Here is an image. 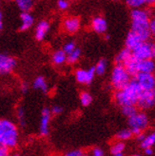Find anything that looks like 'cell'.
I'll use <instances>...</instances> for the list:
<instances>
[{
    "instance_id": "9a60e30c",
    "label": "cell",
    "mask_w": 155,
    "mask_h": 156,
    "mask_svg": "<svg viewBox=\"0 0 155 156\" xmlns=\"http://www.w3.org/2000/svg\"><path fill=\"white\" fill-rule=\"evenodd\" d=\"M20 27L19 30L21 32H26V30H30L34 24V17L30 12H21L20 14Z\"/></svg>"
},
{
    "instance_id": "60d3db41",
    "label": "cell",
    "mask_w": 155,
    "mask_h": 156,
    "mask_svg": "<svg viewBox=\"0 0 155 156\" xmlns=\"http://www.w3.org/2000/svg\"><path fill=\"white\" fill-rule=\"evenodd\" d=\"M3 29V14L0 12V30Z\"/></svg>"
},
{
    "instance_id": "484cf974",
    "label": "cell",
    "mask_w": 155,
    "mask_h": 156,
    "mask_svg": "<svg viewBox=\"0 0 155 156\" xmlns=\"http://www.w3.org/2000/svg\"><path fill=\"white\" fill-rule=\"evenodd\" d=\"M121 112H122L124 116H126V117H128V118H129L130 116L134 115L138 112V110H137L136 106L127 105V106H122L121 107Z\"/></svg>"
},
{
    "instance_id": "1f68e13d",
    "label": "cell",
    "mask_w": 155,
    "mask_h": 156,
    "mask_svg": "<svg viewBox=\"0 0 155 156\" xmlns=\"http://www.w3.org/2000/svg\"><path fill=\"white\" fill-rule=\"evenodd\" d=\"M16 115L21 126H25V111L22 107H19L16 111Z\"/></svg>"
},
{
    "instance_id": "f35d334b",
    "label": "cell",
    "mask_w": 155,
    "mask_h": 156,
    "mask_svg": "<svg viewBox=\"0 0 155 156\" xmlns=\"http://www.w3.org/2000/svg\"><path fill=\"white\" fill-rule=\"evenodd\" d=\"M0 156H9V149L6 147H0Z\"/></svg>"
},
{
    "instance_id": "7a4b0ae2",
    "label": "cell",
    "mask_w": 155,
    "mask_h": 156,
    "mask_svg": "<svg viewBox=\"0 0 155 156\" xmlns=\"http://www.w3.org/2000/svg\"><path fill=\"white\" fill-rule=\"evenodd\" d=\"M142 90L134 78H131L130 81L120 90H117L114 93V100L120 107L127 105L136 106L137 101Z\"/></svg>"
},
{
    "instance_id": "d590c367",
    "label": "cell",
    "mask_w": 155,
    "mask_h": 156,
    "mask_svg": "<svg viewBox=\"0 0 155 156\" xmlns=\"http://www.w3.org/2000/svg\"><path fill=\"white\" fill-rule=\"evenodd\" d=\"M91 156H105V153L102 151V149H99V147H95V149L92 150Z\"/></svg>"
},
{
    "instance_id": "9c48e42d",
    "label": "cell",
    "mask_w": 155,
    "mask_h": 156,
    "mask_svg": "<svg viewBox=\"0 0 155 156\" xmlns=\"http://www.w3.org/2000/svg\"><path fill=\"white\" fill-rule=\"evenodd\" d=\"M94 67L89 69H77L74 73L75 80L81 85H90L95 77Z\"/></svg>"
},
{
    "instance_id": "4316f807",
    "label": "cell",
    "mask_w": 155,
    "mask_h": 156,
    "mask_svg": "<svg viewBox=\"0 0 155 156\" xmlns=\"http://www.w3.org/2000/svg\"><path fill=\"white\" fill-rule=\"evenodd\" d=\"M132 136H133V134L129 129H124L117 132V134H116V139H118L119 141H126V140L130 139Z\"/></svg>"
},
{
    "instance_id": "7bdbcfd3",
    "label": "cell",
    "mask_w": 155,
    "mask_h": 156,
    "mask_svg": "<svg viewBox=\"0 0 155 156\" xmlns=\"http://www.w3.org/2000/svg\"><path fill=\"white\" fill-rule=\"evenodd\" d=\"M105 38H106V40H110L111 35H110V34H107V33H106V34H105Z\"/></svg>"
},
{
    "instance_id": "836d02e7",
    "label": "cell",
    "mask_w": 155,
    "mask_h": 156,
    "mask_svg": "<svg viewBox=\"0 0 155 156\" xmlns=\"http://www.w3.org/2000/svg\"><path fill=\"white\" fill-rule=\"evenodd\" d=\"M50 111H51V115H59L62 113V112H63V108L55 105V106H53Z\"/></svg>"
},
{
    "instance_id": "7dc6e473",
    "label": "cell",
    "mask_w": 155,
    "mask_h": 156,
    "mask_svg": "<svg viewBox=\"0 0 155 156\" xmlns=\"http://www.w3.org/2000/svg\"><path fill=\"white\" fill-rule=\"evenodd\" d=\"M133 156H141V155H138V154H135V155H133Z\"/></svg>"
},
{
    "instance_id": "3957f363",
    "label": "cell",
    "mask_w": 155,
    "mask_h": 156,
    "mask_svg": "<svg viewBox=\"0 0 155 156\" xmlns=\"http://www.w3.org/2000/svg\"><path fill=\"white\" fill-rule=\"evenodd\" d=\"M18 129L13 122L0 119V142L7 149H13L18 143Z\"/></svg>"
},
{
    "instance_id": "2e32d148",
    "label": "cell",
    "mask_w": 155,
    "mask_h": 156,
    "mask_svg": "<svg viewBox=\"0 0 155 156\" xmlns=\"http://www.w3.org/2000/svg\"><path fill=\"white\" fill-rule=\"evenodd\" d=\"M138 65H139V60L137 58H135L132 54H131V56L128 60L124 62V64H123V66L127 69V72L129 73V75L132 78L139 73Z\"/></svg>"
},
{
    "instance_id": "ba28073f",
    "label": "cell",
    "mask_w": 155,
    "mask_h": 156,
    "mask_svg": "<svg viewBox=\"0 0 155 156\" xmlns=\"http://www.w3.org/2000/svg\"><path fill=\"white\" fill-rule=\"evenodd\" d=\"M134 79L140 86L142 90H150L155 88V77L153 73H138L134 77Z\"/></svg>"
},
{
    "instance_id": "44dd1931",
    "label": "cell",
    "mask_w": 155,
    "mask_h": 156,
    "mask_svg": "<svg viewBox=\"0 0 155 156\" xmlns=\"http://www.w3.org/2000/svg\"><path fill=\"white\" fill-rule=\"evenodd\" d=\"M14 2L21 12H30L34 5V0H14Z\"/></svg>"
},
{
    "instance_id": "8fae6325",
    "label": "cell",
    "mask_w": 155,
    "mask_h": 156,
    "mask_svg": "<svg viewBox=\"0 0 155 156\" xmlns=\"http://www.w3.org/2000/svg\"><path fill=\"white\" fill-rule=\"evenodd\" d=\"M51 118V113L49 108H44L41 112L40 119V134L42 136H47L50 131V122Z\"/></svg>"
},
{
    "instance_id": "cb8c5ba5",
    "label": "cell",
    "mask_w": 155,
    "mask_h": 156,
    "mask_svg": "<svg viewBox=\"0 0 155 156\" xmlns=\"http://www.w3.org/2000/svg\"><path fill=\"white\" fill-rule=\"evenodd\" d=\"M107 60L104 59V58L99 59L98 62L96 63V65L94 66L95 74L96 75H100V76L104 75L106 73V72H107Z\"/></svg>"
},
{
    "instance_id": "f1b7e54d",
    "label": "cell",
    "mask_w": 155,
    "mask_h": 156,
    "mask_svg": "<svg viewBox=\"0 0 155 156\" xmlns=\"http://www.w3.org/2000/svg\"><path fill=\"white\" fill-rule=\"evenodd\" d=\"M126 4L130 9H140L146 5L145 0H126Z\"/></svg>"
},
{
    "instance_id": "ee69618b",
    "label": "cell",
    "mask_w": 155,
    "mask_h": 156,
    "mask_svg": "<svg viewBox=\"0 0 155 156\" xmlns=\"http://www.w3.org/2000/svg\"><path fill=\"white\" fill-rule=\"evenodd\" d=\"M113 156H123V153H118V154H114Z\"/></svg>"
},
{
    "instance_id": "277c9868",
    "label": "cell",
    "mask_w": 155,
    "mask_h": 156,
    "mask_svg": "<svg viewBox=\"0 0 155 156\" xmlns=\"http://www.w3.org/2000/svg\"><path fill=\"white\" fill-rule=\"evenodd\" d=\"M131 77L122 64H115L111 75V83L114 90H120L130 81Z\"/></svg>"
},
{
    "instance_id": "603a6c76",
    "label": "cell",
    "mask_w": 155,
    "mask_h": 156,
    "mask_svg": "<svg viewBox=\"0 0 155 156\" xmlns=\"http://www.w3.org/2000/svg\"><path fill=\"white\" fill-rule=\"evenodd\" d=\"M155 144V133L150 132V134L145 135L142 141L140 142V146L142 149H146V147H152Z\"/></svg>"
},
{
    "instance_id": "c3c4849f",
    "label": "cell",
    "mask_w": 155,
    "mask_h": 156,
    "mask_svg": "<svg viewBox=\"0 0 155 156\" xmlns=\"http://www.w3.org/2000/svg\"><path fill=\"white\" fill-rule=\"evenodd\" d=\"M112 1H117V0H112Z\"/></svg>"
},
{
    "instance_id": "5bb4252c",
    "label": "cell",
    "mask_w": 155,
    "mask_h": 156,
    "mask_svg": "<svg viewBox=\"0 0 155 156\" xmlns=\"http://www.w3.org/2000/svg\"><path fill=\"white\" fill-rule=\"evenodd\" d=\"M50 23L47 20H42L37 24L35 28L34 36L37 41H43L50 32Z\"/></svg>"
},
{
    "instance_id": "ab89813d",
    "label": "cell",
    "mask_w": 155,
    "mask_h": 156,
    "mask_svg": "<svg viewBox=\"0 0 155 156\" xmlns=\"http://www.w3.org/2000/svg\"><path fill=\"white\" fill-rule=\"evenodd\" d=\"M145 150V154L146 156H151L153 154V150L152 147H146V149H144Z\"/></svg>"
},
{
    "instance_id": "7402d4cb",
    "label": "cell",
    "mask_w": 155,
    "mask_h": 156,
    "mask_svg": "<svg viewBox=\"0 0 155 156\" xmlns=\"http://www.w3.org/2000/svg\"><path fill=\"white\" fill-rule=\"evenodd\" d=\"M131 51L129 50L128 48H124L122 51H119V53L116 55L115 57V64H124V62L126 60H128L130 56H131Z\"/></svg>"
},
{
    "instance_id": "8d00e7d4",
    "label": "cell",
    "mask_w": 155,
    "mask_h": 156,
    "mask_svg": "<svg viewBox=\"0 0 155 156\" xmlns=\"http://www.w3.org/2000/svg\"><path fill=\"white\" fill-rule=\"evenodd\" d=\"M149 28H150V30L152 35H154L155 34V19L154 18H150V22H149Z\"/></svg>"
},
{
    "instance_id": "52a82bcc",
    "label": "cell",
    "mask_w": 155,
    "mask_h": 156,
    "mask_svg": "<svg viewBox=\"0 0 155 156\" xmlns=\"http://www.w3.org/2000/svg\"><path fill=\"white\" fill-rule=\"evenodd\" d=\"M155 105V90H142L139 95L136 107L141 110H150Z\"/></svg>"
},
{
    "instance_id": "d6986e66",
    "label": "cell",
    "mask_w": 155,
    "mask_h": 156,
    "mask_svg": "<svg viewBox=\"0 0 155 156\" xmlns=\"http://www.w3.org/2000/svg\"><path fill=\"white\" fill-rule=\"evenodd\" d=\"M51 62L55 66H62L67 62V54L63 51V50L55 51L51 55Z\"/></svg>"
},
{
    "instance_id": "e0dca14e",
    "label": "cell",
    "mask_w": 155,
    "mask_h": 156,
    "mask_svg": "<svg viewBox=\"0 0 155 156\" xmlns=\"http://www.w3.org/2000/svg\"><path fill=\"white\" fill-rule=\"evenodd\" d=\"M141 42H143L142 39L139 37L135 33H133L132 30H129L126 39H125V46H126V48H128L129 50L132 51Z\"/></svg>"
},
{
    "instance_id": "d6a6232c",
    "label": "cell",
    "mask_w": 155,
    "mask_h": 156,
    "mask_svg": "<svg viewBox=\"0 0 155 156\" xmlns=\"http://www.w3.org/2000/svg\"><path fill=\"white\" fill-rule=\"evenodd\" d=\"M57 7H58V9L61 10V11H66L69 7V0H58V1H57Z\"/></svg>"
},
{
    "instance_id": "30bf717a",
    "label": "cell",
    "mask_w": 155,
    "mask_h": 156,
    "mask_svg": "<svg viewBox=\"0 0 155 156\" xmlns=\"http://www.w3.org/2000/svg\"><path fill=\"white\" fill-rule=\"evenodd\" d=\"M17 65L16 59L9 54L0 53V74H9Z\"/></svg>"
},
{
    "instance_id": "8992f818",
    "label": "cell",
    "mask_w": 155,
    "mask_h": 156,
    "mask_svg": "<svg viewBox=\"0 0 155 156\" xmlns=\"http://www.w3.org/2000/svg\"><path fill=\"white\" fill-rule=\"evenodd\" d=\"M132 55L138 60L154 59L155 56V46L150 40L143 41L135 49L131 51Z\"/></svg>"
},
{
    "instance_id": "b9f144b4",
    "label": "cell",
    "mask_w": 155,
    "mask_h": 156,
    "mask_svg": "<svg viewBox=\"0 0 155 156\" xmlns=\"http://www.w3.org/2000/svg\"><path fill=\"white\" fill-rule=\"evenodd\" d=\"M145 1H146V5H150V6H152L155 3V0H145Z\"/></svg>"
},
{
    "instance_id": "5b68a950",
    "label": "cell",
    "mask_w": 155,
    "mask_h": 156,
    "mask_svg": "<svg viewBox=\"0 0 155 156\" xmlns=\"http://www.w3.org/2000/svg\"><path fill=\"white\" fill-rule=\"evenodd\" d=\"M150 125L149 116L144 112H137L129 118V127L133 135H138L144 132Z\"/></svg>"
},
{
    "instance_id": "f546056e",
    "label": "cell",
    "mask_w": 155,
    "mask_h": 156,
    "mask_svg": "<svg viewBox=\"0 0 155 156\" xmlns=\"http://www.w3.org/2000/svg\"><path fill=\"white\" fill-rule=\"evenodd\" d=\"M124 150H125V144H124L123 141H119L112 145V147H111V152L112 155H114L118 153H123Z\"/></svg>"
},
{
    "instance_id": "d4e9b609",
    "label": "cell",
    "mask_w": 155,
    "mask_h": 156,
    "mask_svg": "<svg viewBox=\"0 0 155 156\" xmlns=\"http://www.w3.org/2000/svg\"><path fill=\"white\" fill-rule=\"evenodd\" d=\"M81 50L79 48L74 49L72 52H69V54H67V62L68 64H75L77 61H78L81 57Z\"/></svg>"
},
{
    "instance_id": "e575fe53",
    "label": "cell",
    "mask_w": 155,
    "mask_h": 156,
    "mask_svg": "<svg viewBox=\"0 0 155 156\" xmlns=\"http://www.w3.org/2000/svg\"><path fill=\"white\" fill-rule=\"evenodd\" d=\"M85 153L81 151V150H74V151H71L65 154V156H84Z\"/></svg>"
},
{
    "instance_id": "681fc988",
    "label": "cell",
    "mask_w": 155,
    "mask_h": 156,
    "mask_svg": "<svg viewBox=\"0 0 155 156\" xmlns=\"http://www.w3.org/2000/svg\"><path fill=\"white\" fill-rule=\"evenodd\" d=\"M0 32H1V30H0Z\"/></svg>"
},
{
    "instance_id": "6da1fadb",
    "label": "cell",
    "mask_w": 155,
    "mask_h": 156,
    "mask_svg": "<svg viewBox=\"0 0 155 156\" xmlns=\"http://www.w3.org/2000/svg\"><path fill=\"white\" fill-rule=\"evenodd\" d=\"M151 18V12L148 9H133L130 12L131 27L130 30L135 33L143 41L150 40L152 34L149 28V22Z\"/></svg>"
},
{
    "instance_id": "ffe728a7",
    "label": "cell",
    "mask_w": 155,
    "mask_h": 156,
    "mask_svg": "<svg viewBox=\"0 0 155 156\" xmlns=\"http://www.w3.org/2000/svg\"><path fill=\"white\" fill-rule=\"evenodd\" d=\"M33 89L41 90L44 93H48V91H49V86H48V83L46 81L44 76H37L33 80Z\"/></svg>"
},
{
    "instance_id": "ac0fdd59",
    "label": "cell",
    "mask_w": 155,
    "mask_h": 156,
    "mask_svg": "<svg viewBox=\"0 0 155 156\" xmlns=\"http://www.w3.org/2000/svg\"><path fill=\"white\" fill-rule=\"evenodd\" d=\"M139 73H153L155 69V62L153 59H145L139 60L138 65Z\"/></svg>"
},
{
    "instance_id": "4dcf8cb0",
    "label": "cell",
    "mask_w": 155,
    "mask_h": 156,
    "mask_svg": "<svg viewBox=\"0 0 155 156\" xmlns=\"http://www.w3.org/2000/svg\"><path fill=\"white\" fill-rule=\"evenodd\" d=\"M77 48L76 46V43L74 41H68L67 43L64 44L63 48H62V50H63V51L66 53V54H69V52H72L74 49Z\"/></svg>"
},
{
    "instance_id": "bcb514c9",
    "label": "cell",
    "mask_w": 155,
    "mask_h": 156,
    "mask_svg": "<svg viewBox=\"0 0 155 156\" xmlns=\"http://www.w3.org/2000/svg\"><path fill=\"white\" fill-rule=\"evenodd\" d=\"M0 147H4V146L2 145V143H1V142H0Z\"/></svg>"
},
{
    "instance_id": "f6af8a7d",
    "label": "cell",
    "mask_w": 155,
    "mask_h": 156,
    "mask_svg": "<svg viewBox=\"0 0 155 156\" xmlns=\"http://www.w3.org/2000/svg\"><path fill=\"white\" fill-rule=\"evenodd\" d=\"M12 156H19V155H18V154H12Z\"/></svg>"
},
{
    "instance_id": "4fadbf2b",
    "label": "cell",
    "mask_w": 155,
    "mask_h": 156,
    "mask_svg": "<svg viewBox=\"0 0 155 156\" xmlns=\"http://www.w3.org/2000/svg\"><path fill=\"white\" fill-rule=\"evenodd\" d=\"M91 29L97 34H105L107 30V22L102 16H95L91 20Z\"/></svg>"
},
{
    "instance_id": "83f0119b",
    "label": "cell",
    "mask_w": 155,
    "mask_h": 156,
    "mask_svg": "<svg viewBox=\"0 0 155 156\" xmlns=\"http://www.w3.org/2000/svg\"><path fill=\"white\" fill-rule=\"evenodd\" d=\"M80 102L81 105L84 107H88L92 102V96L88 91H82L80 93Z\"/></svg>"
},
{
    "instance_id": "7c38bea8",
    "label": "cell",
    "mask_w": 155,
    "mask_h": 156,
    "mask_svg": "<svg viewBox=\"0 0 155 156\" xmlns=\"http://www.w3.org/2000/svg\"><path fill=\"white\" fill-rule=\"evenodd\" d=\"M81 21L77 16H69L66 18L63 22V28L68 34H75L80 30Z\"/></svg>"
},
{
    "instance_id": "74e56055",
    "label": "cell",
    "mask_w": 155,
    "mask_h": 156,
    "mask_svg": "<svg viewBox=\"0 0 155 156\" xmlns=\"http://www.w3.org/2000/svg\"><path fill=\"white\" fill-rule=\"evenodd\" d=\"M29 84L27 82H22L21 83V86H20V90H21V92L23 93H27L29 91Z\"/></svg>"
}]
</instances>
